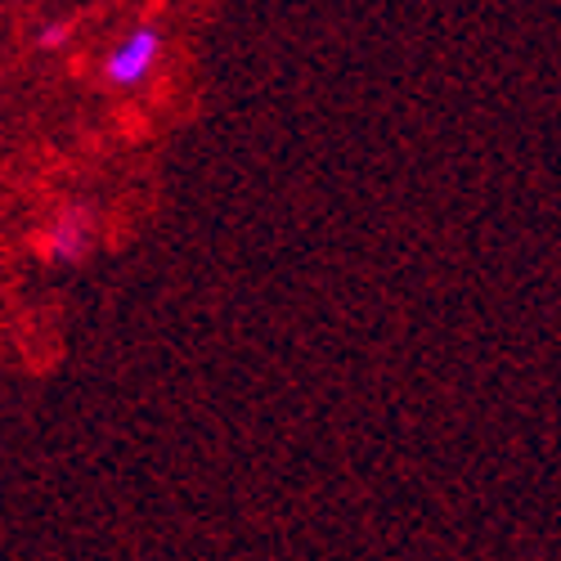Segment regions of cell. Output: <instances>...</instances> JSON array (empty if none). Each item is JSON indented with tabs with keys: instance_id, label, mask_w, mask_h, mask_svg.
<instances>
[{
	"instance_id": "obj_1",
	"label": "cell",
	"mask_w": 561,
	"mask_h": 561,
	"mask_svg": "<svg viewBox=\"0 0 561 561\" xmlns=\"http://www.w3.org/2000/svg\"><path fill=\"white\" fill-rule=\"evenodd\" d=\"M158 55H162V32H158V27H135V32L117 45V50L104 59L108 85H139V81L153 72Z\"/></svg>"
},
{
	"instance_id": "obj_2",
	"label": "cell",
	"mask_w": 561,
	"mask_h": 561,
	"mask_svg": "<svg viewBox=\"0 0 561 561\" xmlns=\"http://www.w3.org/2000/svg\"><path fill=\"white\" fill-rule=\"evenodd\" d=\"M90 243V225L81 211H64L50 229H45V239H41V252L50 256V261H77Z\"/></svg>"
},
{
	"instance_id": "obj_3",
	"label": "cell",
	"mask_w": 561,
	"mask_h": 561,
	"mask_svg": "<svg viewBox=\"0 0 561 561\" xmlns=\"http://www.w3.org/2000/svg\"><path fill=\"white\" fill-rule=\"evenodd\" d=\"M68 32H72V23H45L41 36H36V45H41V50H59V45L68 41Z\"/></svg>"
}]
</instances>
